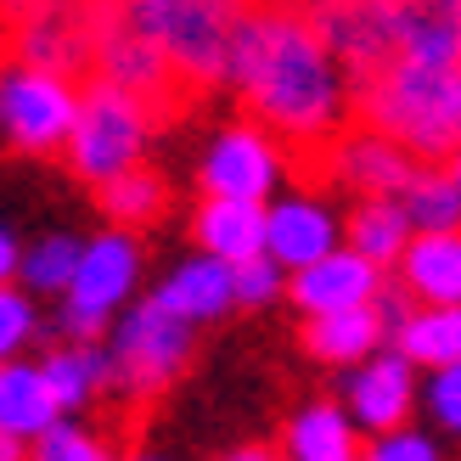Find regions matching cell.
Returning <instances> with one entry per match:
<instances>
[{
    "instance_id": "6da1fadb",
    "label": "cell",
    "mask_w": 461,
    "mask_h": 461,
    "mask_svg": "<svg viewBox=\"0 0 461 461\" xmlns=\"http://www.w3.org/2000/svg\"><path fill=\"white\" fill-rule=\"evenodd\" d=\"M225 85H237L242 119L276 147V164L298 186L332 192V164L349 135L343 79L287 0H248L237 12L225 40Z\"/></svg>"
},
{
    "instance_id": "7a4b0ae2",
    "label": "cell",
    "mask_w": 461,
    "mask_h": 461,
    "mask_svg": "<svg viewBox=\"0 0 461 461\" xmlns=\"http://www.w3.org/2000/svg\"><path fill=\"white\" fill-rule=\"evenodd\" d=\"M349 130L383 135L405 147L417 164H456V124H461V74L456 62L394 57L372 79L343 90Z\"/></svg>"
},
{
    "instance_id": "3957f363",
    "label": "cell",
    "mask_w": 461,
    "mask_h": 461,
    "mask_svg": "<svg viewBox=\"0 0 461 461\" xmlns=\"http://www.w3.org/2000/svg\"><path fill=\"white\" fill-rule=\"evenodd\" d=\"M152 135L147 107L113 90L102 79H79V102H74V124L62 141V164L79 186H102V180L124 175L141 164V147Z\"/></svg>"
},
{
    "instance_id": "277c9868",
    "label": "cell",
    "mask_w": 461,
    "mask_h": 461,
    "mask_svg": "<svg viewBox=\"0 0 461 461\" xmlns=\"http://www.w3.org/2000/svg\"><path fill=\"white\" fill-rule=\"evenodd\" d=\"M186 360H192V321H180L158 304V298H147L135 315H124L119 338H113L102 388H119L124 400L147 405L186 372Z\"/></svg>"
},
{
    "instance_id": "5b68a950",
    "label": "cell",
    "mask_w": 461,
    "mask_h": 461,
    "mask_svg": "<svg viewBox=\"0 0 461 461\" xmlns=\"http://www.w3.org/2000/svg\"><path fill=\"white\" fill-rule=\"evenodd\" d=\"M79 85L40 68H0V141L23 158H62Z\"/></svg>"
},
{
    "instance_id": "8992f818",
    "label": "cell",
    "mask_w": 461,
    "mask_h": 461,
    "mask_svg": "<svg viewBox=\"0 0 461 461\" xmlns=\"http://www.w3.org/2000/svg\"><path fill=\"white\" fill-rule=\"evenodd\" d=\"M276 175H282V164H276V147L242 119V124H230V130L220 135L214 152H209V164H203V197L259 203V197L276 186Z\"/></svg>"
},
{
    "instance_id": "52a82bcc",
    "label": "cell",
    "mask_w": 461,
    "mask_h": 461,
    "mask_svg": "<svg viewBox=\"0 0 461 461\" xmlns=\"http://www.w3.org/2000/svg\"><path fill=\"white\" fill-rule=\"evenodd\" d=\"M377 282H383L377 265H366L360 253H349V248H332V253H321V259L298 265V276H293V298H298V310L327 315V310L372 304Z\"/></svg>"
},
{
    "instance_id": "ba28073f",
    "label": "cell",
    "mask_w": 461,
    "mask_h": 461,
    "mask_svg": "<svg viewBox=\"0 0 461 461\" xmlns=\"http://www.w3.org/2000/svg\"><path fill=\"white\" fill-rule=\"evenodd\" d=\"M135 276H141V248H135L124 230H107V237H96L90 248H79L74 282H68V304L107 315L113 304H124Z\"/></svg>"
},
{
    "instance_id": "9c48e42d",
    "label": "cell",
    "mask_w": 461,
    "mask_h": 461,
    "mask_svg": "<svg viewBox=\"0 0 461 461\" xmlns=\"http://www.w3.org/2000/svg\"><path fill=\"white\" fill-rule=\"evenodd\" d=\"M411 175H417V158L405 147L383 141V135H366V130H349L338 147V164H332V186H349L360 197H400Z\"/></svg>"
},
{
    "instance_id": "30bf717a",
    "label": "cell",
    "mask_w": 461,
    "mask_h": 461,
    "mask_svg": "<svg viewBox=\"0 0 461 461\" xmlns=\"http://www.w3.org/2000/svg\"><path fill=\"white\" fill-rule=\"evenodd\" d=\"M394 270H400L411 298L456 310V298H461V242H456V230H422L417 242L400 248Z\"/></svg>"
},
{
    "instance_id": "8fae6325",
    "label": "cell",
    "mask_w": 461,
    "mask_h": 461,
    "mask_svg": "<svg viewBox=\"0 0 461 461\" xmlns=\"http://www.w3.org/2000/svg\"><path fill=\"white\" fill-rule=\"evenodd\" d=\"M411 400H417V383H411V360H405V355H377V360L349 383V405H355L360 428H372V433L405 428Z\"/></svg>"
},
{
    "instance_id": "7c38bea8",
    "label": "cell",
    "mask_w": 461,
    "mask_h": 461,
    "mask_svg": "<svg viewBox=\"0 0 461 461\" xmlns=\"http://www.w3.org/2000/svg\"><path fill=\"white\" fill-rule=\"evenodd\" d=\"M192 237L220 265L253 259V253H265V209L259 203H237V197H203V209L192 220Z\"/></svg>"
},
{
    "instance_id": "4fadbf2b",
    "label": "cell",
    "mask_w": 461,
    "mask_h": 461,
    "mask_svg": "<svg viewBox=\"0 0 461 461\" xmlns=\"http://www.w3.org/2000/svg\"><path fill=\"white\" fill-rule=\"evenodd\" d=\"M332 248H338V225L321 203H282V209L265 214V259L270 265L298 270Z\"/></svg>"
},
{
    "instance_id": "5bb4252c",
    "label": "cell",
    "mask_w": 461,
    "mask_h": 461,
    "mask_svg": "<svg viewBox=\"0 0 461 461\" xmlns=\"http://www.w3.org/2000/svg\"><path fill=\"white\" fill-rule=\"evenodd\" d=\"M90 197H96V209L113 220V225H124V230H141V225H158L169 214V180L147 169V164H135L124 175H113L102 180V186H90Z\"/></svg>"
},
{
    "instance_id": "9a60e30c",
    "label": "cell",
    "mask_w": 461,
    "mask_h": 461,
    "mask_svg": "<svg viewBox=\"0 0 461 461\" xmlns=\"http://www.w3.org/2000/svg\"><path fill=\"white\" fill-rule=\"evenodd\" d=\"M304 349L315 360H327V366H343V360H360V355H372L377 343H383V321L372 304H355V310H327V315H310L304 321Z\"/></svg>"
},
{
    "instance_id": "2e32d148",
    "label": "cell",
    "mask_w": 461,
    "mask_h": 461,
    "mask_svg": "<svg viewBox=\"0 0 461 461\" xmlns=\"http://www.w3.org/2000/svg\"><path fill=\"white\" fill-rule=\"evenodd\" d=\"M40 383H45V394H51L57 417H68V411H79V405H90V400L102 394V383H107V355L96 349V343H62V349L45 355Z\"/></svg>"
},
{
    "instance_id": "e0dca14e",
    "label": "cell",
    "mask_w": 461,
    "mask_h": 461,
    "mask_svg": "<svg viewBox=\"0 0 461 461\" xmlns=\"http://www.w3.org/2000/svg\"><path fill=\"white\" fill-rule=\"evenodd\" d=\"M158 304L180 321H214L230 310V265L220 259H192L180 265L164 287H158Z\"/></svg>"
},
{
    "instance_id": "ac0fdd59",
    "label": "cell",
    "mask_w": 461,
    "mask_h": 461,
    "mask_svg": "<svg viewBox=\"0 0 461 461\" xmlns=\"http://www.w3.org/2000/svg\"><path fill=\"white\" fill-rule=\"evenodd\" d=\"M394 203H400L405 225H417V230H456V209H461L456 164H417V175L405 180V192Z\"/></svg>"
},
{
    "instance_id": "d6986e66",
    "label": "cell",
    "mask_w": 461,
    "mask_h": 461,
    "mask_svg": "<svg viewBox=\"0 0 461 461\" xmlns=\"http://www.w3.org/2000/svg\"><path fill=\"white\" fill-rule=\"evenodd\" d=\"M57 422V405L40 383V366H6L0 360V433L34 439L40 428Z\"/></svg>"
},
{
    "instance_id": "ffe728a7",
    "label": "cell",
    "mask_w": 461,
    "mask_h": 461,
    "mask_svg": "<svg viewBox=\"0 0 461 461\" xmlns=\"http://www.w3.org/2000/svg\"><path fill=\"white\" fill-rule=\"evenodd\" d=\"M287 461H360L355 428L338 405H310L287 428Z\"/></svg>"
},
{
    "instance_id": "44dd1931",
    "label": "cell",
    "mask_w": 461,
    "mask_h": 461,
    "mask_svg": "<svg viewBox=\"0 0 461 461\" xmlns=\"http://www.w3.org/2000/svg\"><path fill=\"white\" fill-rule=\"evenodd\" d=\"M349 253H360L366 265H377V270H388L400 259V248H405V237H411V225H405V214H400V203L394 197H366V203H355V214H349Z\"/></svg>"
},
{
    "instance_id": "7402d4cb",
    "label": "cell",
    "mask_w": 461,
    "mask_h": 461,
    "mask_svg": "<svg viewBox=\"0 0 461 461\" xmlns=\"http://www.w3.org/2000/svg\"><path fill=\"white\" fill-rule=\"evenodd\" d=\"M394 355L405 360H422V366H456L461 355V315L456 310H439V304H428V310H411V321L394 332Z\"/></svg>"
},
{
    "instance_id": "603a6c76",
    "label": "cell",
    "mask_w": 461,
    "mask_h": 461,
    "mask_svg": "<svg viewBox=\"0 0 461 461\" xmlns=\"http://www.w3.org/2000/svg\"><path fill=\"white\" fill-rule=\"evenodd\" d=\"M29 461H119V456H113V445H107V439H96L90 428L62 422V417H57L51 428H40V433H34Z\"/></svg>"
},
{
    "instance_id": "cb8c5ba5",
    "label": "cell",
    "mask_w": 461,
    "mask_h": 461,
    "mask_svg": "<svg viewBox=\"0 0 461 461\" xmlns=\"http://www.w3.org/2000/svg\"><path fill=\"white\" fill-rule=\"evenodd\" d=\"M74 265H79V242H74V237H45L29 259H17L23 282H29L34 293H68V282H74Z\"/></svg>"
},
{
    "instance_id": "d4e9b609",
    "label": "cell",
    "mask_w": 461,
    "mask_h": 461,
    "mask_svg": "<svg viewBox=\"0 0 461 461\" xmlns=\"http://www.w3.org/2000/svg\"><path fill=\"white\" fill-rule=\"evenodd\" d=\"M276 293H282V265H270L265 253H253V259H237V265H230V304L259 310V304H270Z\"/></svg>"
},
{
    "instance_id": "484cf974",
    "label": "cell",
    "mask_w": 461,
    "mask_h": 461,
    "mask_svg": "<svg viewBox=\"0 0 461 461\" xmlns=\"http://www.w3.org/2000/svg\"><path fill=\"white\" fill-rule=\"evenodd\" d=\"M34 332V310H29V298H23L17 287L0 282V360H12L23 343H29Z\"/></svg>"
},
{
    "instance_id": "4316f807",
    "label": "cell",
    "mask_w": 461,
    "mask_h": 461,
    "mask_svg": "<svg viewBox=\"0 0 461 461\" xmlns=\"http://www.w3.org/2000/svg\"><path fill=\"white\" fill-rule=\"evenodd\" d=\"M360 461H439V445H433L428 433L394 428V433H377V445L366 450Z\"/></svg>"
},
{
    "instance_id": "83f0119b",
    "label": "cell",
    "mask_w": 461,
    "mask_h": 461,
    "mask_svg": "<svg viewBox=\"0 0 461 461\" xmlns=\"http://www.w3.org/2000/svg\"><path fill=\"white\" fill-rule=\"evenodd\" d=\"M428 405H433V417H439V428H461V372L456 366H439L433 372V388H428Z\"/></svg>"
},
{
    "instance_id": "f1b7e54d",
    "label": "cell",
    "mask_w": 461,
    "mask_h": 461,
    "mask_svg": "<svg viewBox=\"0 0 461 461\" xmlns=\"http://www.w3.org/2000/svg\"><path fill=\"white\" fill-rule=\"evenodd\" d=\"M107 332V315L102 310H79V304H68L62 315H57V338H68V343H96Z\"/></svg>"
},
{
    "instance_id": "f546056e",
    "label": "cell",
    "mask_w": 461,
    "mask_h": 461,
    "mask_svg": "<svg viewBox=\"0 0 461 461\" xmlns=\"http://www.w3.org/2000/svg\"><path fill=\"white\" fill-rule=\"evenodd\" d=\"M0 461H29V439H12V433H0Z\"/></svg>"
},
{
    "instance_id": "4dcf8cb0",
    "label": "cell",
    "mask_w": 461,
    "mask_h": 461,
    "mask_svg": "<svg viewBox=\"0 0 461 461\" xmlns=\"http://www.w3.org/2000/svg\"><path fill=\"white\" fill-rule=\"evenodd\" d=\"M12 270H17V242L6 237V230H0V282H6Z\"/></svg>"
},
{
    "instance_id": "1f68e13d",
    "label": "cell",
    "mask_w": 461,
    "mask_h": 461,
    "mask_svg": "<svg viewBox=\"0 0 461 461\" xmlns=\"http://www.w3.org/2000/svg\"><path fill=\"white\" fill-rule=\"evenodd\" d=\"M225 461H282V456H270V450H259V445H248V450H237V456H225Z\"/></svg>"
},
{
    "instance_id": "d6a6232c",
    "label": "cell",
    "mask_w": 461,
    "mask_h": 461,
    "mask_svg": "<svg viewBox=\"0 0 461 461\" xmlns=\"http://www.w3.org/2000/svg\"><path fill=\"white\" fill-rule=\"evenodd\" d=\"M135 461H158V456H135Z\"/></svg>"
}]
</instances>
